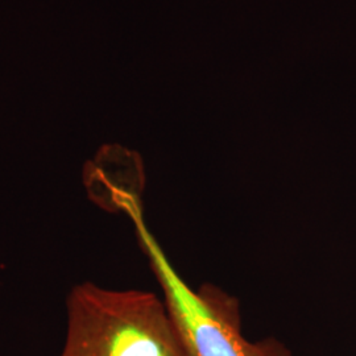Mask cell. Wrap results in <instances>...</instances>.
Instances as JSON below:
<instances>
[{
    "instance_id": "cell-1",
    "label": "cell",
    "mask_w": 356,
    "mask_h": 356,
    "mask_svg": "<svg viewBox=\"0 0 356 356\" xmlns=\"http://www.w3.org/2000/svg\"><path fill=\"white\" fill-rule=\"evenodd\" d=\"M135 189L122 191L114 204L135 227L189 356H292L286 344L276 338L250 341L244 337L238 298L211 284L197 289L186 284L147 226L140 195Z\"/></svg>"
},
{
    "instance_id": "cell-2",
    "label": "cell",
    "mask_w": 356,
    "mask_h": 356,
    "mask_svg": "<svg viewBox=\"0 0 356 356\" xmlns=\"http://www.w3.org/2000/svg\"><path fill=\"white\" fill-rule=\"evenodd\" d=\"M58 356H189L164 298L140 289L74 285Z\"/></svg>"
}]
</instances>
